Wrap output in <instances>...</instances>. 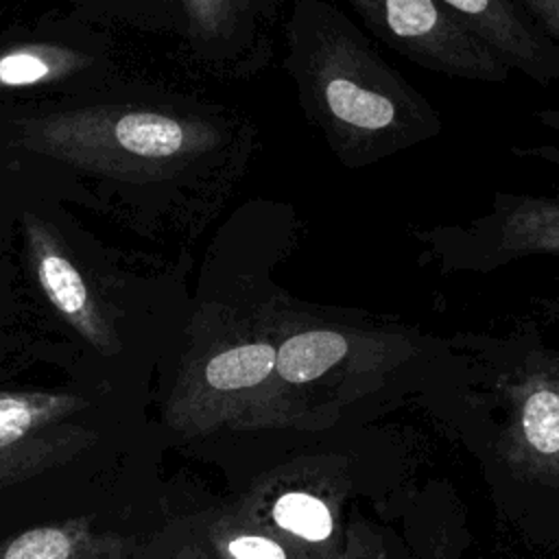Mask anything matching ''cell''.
I'll return each mask as SVG.
<instances>
[{
  "label": "cell",
  "instance_id": "cell-1",
  "mask_svg": "<svg viewBox=\"0 0 559 559\" xmlns=\"http://www.w3.org/2000/svg\"><path fill=\"white\" fill-rule=\"evenodd\" d=\"M369 26L413 63L467 81L507 83L509 63L439 0H356Z\"/></svg>",
  "mask_w": 559,
  "mask_h": 559
},
{
  "label": "cell",
  "instance_id": "cell-2",
  "mask_svg": "<svg viewBox=\"0 0 559 559\" xmlns=\"http://www.w3.org/2000/svg\"><path fill=\"white\" fill-rule=\"evenodd\" d=\"M500 452L513 472L559 485V371L537 367L504 389Z\"/></svg>",
  "mask_w": 559,
  "mask_h": 559
},
{
  "label": "cell",
  "instance_id": "cell-3",
  "mask_svg": "<svg viewBox=\"0 0 559 559\" xmlns=\"http://www.w3.org/2000/svg\"><path fill=\"white\" fill-rule=\"evenodd\" d=\"M511 70L537 83L559 81V44L546 37L513 0H439Z\"/></svg>",
  "mask_w": 559,
  "mask_h": 559
},
{
  "label": "cell",
  "instance_id": "cell-4",
  "mask_svg": "<svg viewBox=\"0 0 559 559\" xmlns=\"http://www.w3.org/2000/svg\"><path fill=\"white\" fill-rule=\"evenodd\" d=\"M474 236L476 253L489 266L522 255H559V197L496 194Z\"/></svg>",
  "mask_w": 559,
  "mask_h": 559
},
{
  "label": "cell",
  "instance_id": "cell-5",
  "mask_svg": "<svg viewBox=\"0 0 559 559\" xmlns=\"http://www.w3.org/2000/svg\"><path fill=\"white\" fill-rule=\"evenodd\" d=\"M275 526L301 544L325 548L328 557L343 559L338 550V524L334 504L312 489H290L273 500Z\"/></svg>",
  "mask_w": 559,
  "mask_h": 559
},
{
  "label": "cell",
  "instance_id": "cell-6",
  "mask_svg": "<svg viewBox=\"0 0 559 559\" xmlns=\"http://www.w3.org/2000/svg\"><path fill=\"white\" fill-rule=\"evenodd\" d=\"M349 352V341L334 330H310L282 343L275 356L277 373L293 384L321 378Z\"/></svg>",
  "mask_w": 559,
  "mask_h": 559
},
{
  "label": "cell",
  "instance_id": "cell-7",
  "mask_svg": "<svg viewBox=\"0 0 559 559\" xmlns=\"http://www.w3.org/2000/svg\"><path fill=\"white\" fill-rule=\"evenodd\" d=\"M277 349L269 343H249L216 354L205 365V382L218 391H236L260 384L275 369Z\"/></svg>",
  "mask_w": 559,
  "mask_h": 559
},
{
  "label": "cell",
  "instance_id": "cell-8",
  "mask_svg": "<svg viewBox=\"0 0 559 559\" xmlns=\"http://www.w3.org/2000/svg\"><path fill=\"white\" fill-rule=\"evenodd\" d=\"M114 133L124 151L142 157H168L183 146V127L159 114H127Z\"/></svg>",
  "mask_w": 559,
  "mask_h": 559
},
{
  "label": "cell",
  "instance_id": "cell-9",
  "mask_svg": "<svg viewBox=\"0 0 559 559\" xmlns=\"http://www.w3.org/2000/svg\"><path fill=\"white\" fill-rule=\"evenodd\" d=\"M39 282L61 312L74 317L85 310L87 306L85 284L79 271L63 255L48 253L39 260Z\"/></svg>",
  "mask_w": 559,
  "mask_h": 559
},
{
  "label": "cell",
  "instance_id": "cell-10",
  "mask_svg": "<svg viewBox=\"0 0 559 559\" xmlns=\"http://www.w3.org/2000/svg\"><path fill=\"white\" fill-rule=\"evenodd\" d=\"M72 542L59 528H35L9 544L2 559H70Z\"/></svg>",
  "mask_w": 559,
  "mask_h": 559
},
{
  "label": "cell",
  "instance_id": "cell-11",
  "mask_svg": "<svg viewBox=\"0 0 559 559\" xmlns=\"http://www.w3.org/2000/svg\"><path fill=\"white\" fill-rule=\"evenodd\" d=\"M33 426V408L17 397H0V448L22 439Z\"/></svg>",
  "mask_w": 559,
  "mask_h": 559
},
{
  "label": "cell",
  "instance_id": "cell-12",
  "mask_svg": "<svg viewBox=\"0 0 559 559\" xmlns=\"http://www.w3.org/2000/svg\"><path fill=\"white\" fill-rule=\"evenodd\" d=\"M48 74L46 61L26 52H13L0 59V81L9 85L35 83Z\"/></svg>",
  "mask_w": 559,
  "mask_h": 559
},
{
  "label": "cell",
  "instance_id": "cell-13",
  "mask_svg": "<svg viewBox=\"0 0 559 559\" xmlns=\"http://www.w3.org/2000/svg\"><path fill=\"white\" fill-rule=\"evenodd\" d=\"M533 22L535 26L559 44V0H513Z\"/></svg>",
  "mask_w": 559,
  "mask_h": 559
},
{
  "label": "cell",
  "instance_id": "cell-14",
  "mask_svg": "<svg viewBox=\"0 0 559 559\" xmlns=\"http://www.w3.org/2000/svg\"><path fill=\"white\" fill-rule=\"evenodd\" d=\"M343 559H386V555L378 537H373L369 531H356L347 542Z\"/></svg>",
  "mask_w": 559,
  "mask_h": 559
},
{
  "label": "cell",
  "instance_id": "cell-15",
  "mask_svg": "<svg viewBox=\"0 0 559 559\" xmlns=\"http://www.w3.org/2000/svg\"><path fill=\"white\" fill-rule=\"evenodd\" d=\"M421 559H459V550L448 533H437L421 544Z\"/></svg>",
  "mask_w": 559,
  "mask_h": 559
},
{
  "label": "cell",
  "instance_id": "cell-16",
  "mask_svg": "<svg viewBox=\"0 0 559 559\" xmlns=\"http://www.w3.org/2000/svg\"><path fill=\"white\" fill-rule=\"evenodd\" d=\"M535 118L546 124L552 131H559V109H539L535 111Z\"/></svg>",
  "mask_w": 559,
  "mask_h": 559
}]
</instances>
